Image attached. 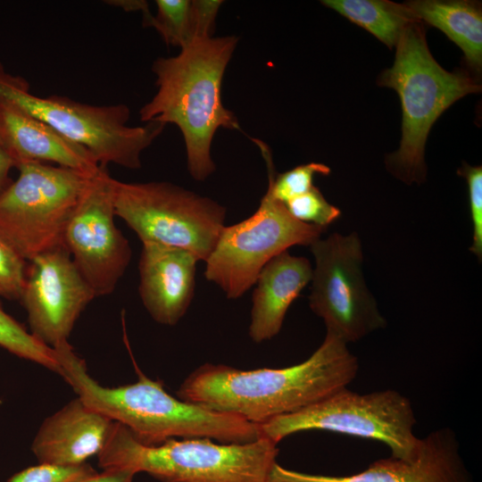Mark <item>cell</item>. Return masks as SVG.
I'll return each instance as SVG.
<instances>
[{"mask_svg": "<svg viewBox=\"0 0 482 482\" xmlns=\"http://www.w3.org/2000/svg\"><path fill=\"white\" fill-rule=\"evenodd\" d=\"M115 184L99 165L64 232V246L96 297L113 292L131 259L129 241L114 221Z\"/></svg>", "mask_w": 482, "mask_h": 482, "instance_id": "cell-12", "label": "cell"}, {"mask_svg": "<svg viewBox=\"0 0 482 482\" xmlns=\"http://www.w3.org/2000/svg\"><path fill=\"white\" fill-rule=\"evenodd\" d=\"M325 230L297 220L283 203L266 191L250 217L224 226L204 262V278L218 286L228 299H237L255 285L272 258L293 245L310 246Z\"/></svg>", "mask_w": 482, "mask_h": 482, "instance_id": "cell-10", "label": "cell"}, {"mask_svg": "<svg viewBox=\"0 0 482 482\" xmlns=\"http://www.w3.org/2000/svg\"><path fill=\"white\" fill-rule=\"evenodd\" d=\"M422 23L442 30L463 52L476 73L482 68V11L478 2L415 0L404 3Z\"/></svg>", "mask_w": 482, "mask_h": 482, "instance_id": "cell-19", "label": "cell"}, {"mask_svg": "<svg viewBox=\"0 0 482 482\" xmlns=\"http://www.w3.org/2000/svg\"><path fill=\"white\" fill-rule=\"evenodd\" d=\"M238 38H195L172 57L153 62L158 87L139 111L144 122L176 125L184 139L190 176L204 181L215 170L211 146L220 128L240 130L233 112L221 100V84Z\"/></svg>", "mask_w": 482, "mask_h": 482, "instance_id": "cell-2", "label": "cell"}, {"mask_svg": "<svg viewBox=\"0 0 482 482\" xmlns=\"http://www.w3.org/2000/svg\"><path fill=\"white\" fill-rule=\"evenodd\" d=\"M97 473L87 462L71 466L39 463L15 473L7 482H83Z\"/></svg>", "mask_w": 482, "mask_h": 482, "instance_id": "cell-25", "label": "cell"}, {"mask_svg": "<svg viewBox=\"0 0 482 482\" xmlns=\"http://www.w3.org/2000/svg\"><path fill=\"white\" fill-rule=\"evenodd\" d=\"M285 205L297 220L326 229L341 214V211L329 204L315 186L308 192L290 199Z\"/></svg>", "mask_w": 482, "mask_h": 482, "instance_id": "cell-24", "label": "cell"}, {"mask_svg": "<svg viewBox=\"0 0 482 482\" xmlns=\"http://www.w3.org/2000/svg\"><path fill=\"white\" fill-rule=\"evenodd\" d=\"M0 346L22 359L61 375L54 348L43 344L7 314L0 304Z\"/></svg>", "mask_w": 482, "mask_h": 482, "instance_id": "cell-22", "label": "cell"}, {"mask_svg": "<svg viewBox=\"0 0 482 482\" xmlns=\"http://www.w3.org/2000/svg\"><path fill=\"white\" fill-rule=\"evenodd\" d=\"M312 267L302 256L285 251L272 258L261 270L252 297L248 334L254 343L276 337L287 312L312 280Z\"/></svg>", "mask_w": 482, "mask_h": 482, "instance_id": "cell-18", "label": "cell"}, {"mask_svg": "<svg viewBox=\"0 0 482 482\" xmlns=\"http://www.w3.org/2000/svg\"><path fill=\"white\" fill-rule=\"evenodd\" d=\"M198 262L185 249L143 244L138 293L154 320L174 326L184 317L195 295Z\"/></svg>", "mask_w": 482, "mask_h": 482, "instance_id": "cell-15", "label": "cell"}, {"mask_svg": "<svg viewBox=\"0 0 482 482\" xmlns=\"http://www.w3.org/2000/svg\"><path fill=\"white\" fill-rule=\"evenodd\" d=\"M223 1L194 0L190 4V41L195 38L212 37L217 13Z\"/></svg>", "mask_w": 482, "mask_h": 482, "instance_id": "cell-28", "label": "cell"}, {"mask_svg": "<svg viewBox=\"0 0 482 482\" xmlns=\"http://www.w3.org/2000/svg\"><path fill=\"white\" fill-rule=\"evenodd\" d=\"M457 173L468 184L470 212L472 222V245L470 248L479 262L482 259V168L462 162Z\"/></svg>", "mask_w": 482, "mask_h": 482, "instance_id": "cell-26", "label": "cell"}, {"mask_svg": "<svg viewBox=\"0 0 482 482\" xmlns=\"http://www.w3.org/2000/svg\"><path fill=\"white\" fill-rule=\"evenodd\" d=\"M115 215L150 243L187 250L205 262L225 226L226 208L167 181L116 180Z\"/></svg>", "mask_w": 482, "mask_h": 482, "instance_id": "cell-8", "label": "cell"}, {"mask_svg": "<svg viewBox=\"0 0 482 482\" xmlns=\"http://www.w3.org/2000/svg\"><path fill=\"white\" fill-rule=\"evenodd\" d=\"M12 168H15L14 162L0 145V195L12 181L10 178Z\"/></svg>", "mask_w": 482, "mask_h": 482, "instance_id": "cell-30", "label": "cell"}, {"mask_svg": "<svg viewBox=\"0 0 482 482\" xmlns=\"http://www.w3.org/2000/svg\"><path fill=\"white\" fill-rule=\"evenodd\" d=\"M358 370V360L346 344L326 334L307 360L286 368L244 370L205 363L186 378L176 395L261 424L298 411L346 387Z\"/></svg>", "mask_w": 482, "mask_h": 482, "instance_id": "cell-1", "label": "cell"}, {"mask_svg": "<svg viewBox=\"0 0 482 482\" xmlns=\"http://www.w3.org/2000/svg\"><path fill=\"white\" fill-rule=\"evenodd\" d=\"M258 145L266 162L268 170V189L270 195L284 204L292 198L308 192L313 187L316 175L327 176L330 169L319 162L299 165L283 173H276L269 146L259 139H253Z\"/></svg>", "mask_w": 482, "mask_h": 482, "instance_id": "cell-21", "label": "cell"}, {"mask_svg": "<svg viewBox=\"0 0 482 482\" xmlns=\"http://www.w3.org/2000/svg\"><path fill=\"white\" fill-rule=\"evenodd\" d=\"M105 3H108V4H111V5L120 7L126 12L141 11L143 15L150 12L148 9V4L145 1L113 0V1H105Z\"/></svg>", "mask_w": 482, "mask_h": 482, "instance_id": "cell-31", "label": "cell"}, {"mask_svg": "<svg viewBox=\"0 0 482 482\" xmlns=\"http://www.w3.org/2000/svg\"><path fill=\"white\" fill-rule=\"evenodd\" d=\"M61 377L92 408L126 427L145 445L169 439L209 438L219 443H248L260 437L257 424L172 396L161 380L137 371V381L116 387L100 385L68 341L53 347Z\"/></svg>", "mask_w": 482, "mask_h": 482, "instance_id": "cell-3", "label": "cell"}, {"mask_svg": "<svg viewBox=\"0 0 482 482\" xmlns=\"http://www.w3.org/2000/svg\"><path fill=\"white\" fill-rule=\"evenodd\" d=\"M321 4L365 29L389 48L395 47L410 24L420 21L405 4L388 0H323Z\"/></svg>", "mask_w": 482, "mask_h": 482, "instance_id": "cell-20", "label": "cell"}, {"mask_svg": "<svg viewBox=\"0 0 482 482\" xmlns=\"http://www.w3.org/2000/svg\"><path fill=\"white\" fill-rule=\"evenodd\" d=\"M277 445L260 436L248 443L229 444L209 438H173L149 446L114 421L97 456L103 470L146 472L162 482H268L277 462Z\"/></svg>", "mask_w": 482, "mask_h": 482, "instance_id": "cell-5", "label": "cell"}, {"mask_svg": "<svg viewBox=\"0 0 482 482\" xmlns=\"http://www.w3.org/2000/svg\"><path fill=\"white\" fill-rule=\"evenodd\" d=\"M157 13L143 15L144 25L153 27L167 46L183 47L190 41L189 0H156Z\"/></svg>", "mask_w": 482, "mask_h": 482, "instance_id": "cell-23", "label": "cell"}, {"mask_svg": "<svg viewBox=\"0 0 482 482\" xmlns=\"http://www.w3.org/2000/svg\"><path fill=\"white\" fill-rule=\"evenodd\" d=\"M410 400L386 389L361 395L342 388L298 411L257 424L260 436L275 444L297 432L327 430L374 439L386 445L392 456L411 458L419 439Z\"/></svg>", "mask_w": 482, "mask_h": 482, "instance_id": "cell-9", "label": "cell"}, {"mask_svg": "<svg viewBox=\"0 0 482 482\" xmlns=\"http://www.w3.org/2000/svg\"><path fill=\"white\" fill-rule=\"evenodd\" d=\"M95 297L67 249L60 247L29 261L20 300L31 334L53 348L68 341L79 315Z\"/></svg>", "mask_w": 482, "mask_h": 482, "instance_id": "cell-13", "label": "cell"}, {"mask_svg": "<svg viewBox=\"0 0 482 482\" xmlns=\"http://www.w3.org/2000/svg\"><path fill=\"white\" fill-rule=\"evenodd\" d=\"M136 474L129 469H107L83 482H132Z\"/></svg>", "mask_w": 482, "mask_h": 482, "instance_id": "cell-29", "label": "cell"}, {"mask_svg": "<svg viewBox=\"0 0 482 482\" xmlns=\"http://www.w3.org/2000/svg\"><path fill=\"white\" fill-rule=\"evenodd\" d=\"M114 421L79 396L47 417L31 445L39 463L71 466L98 455Z\"/></svg>", "mask_w": 482, "mask_h": 482, "instance_id": "cell-16", "label": "cell"}, {"mask_svg": "<svg viewBox=\"0 0 482 482\" xmlns=\"http://www.w3.org/2000/svg\"><path fill=\"white\" fill-rule=\"evenodd\" d=\"M0 97L41 120L68 141L76 144L106 167L109 163L140 169L141 154L162 134L161 122L130 127L129 109L124 104L91 105L59 96H38L19 76L0 64Z\"/></svg>", "mask_w": 482, "mask_h": 482, "instance_id": "cell-6", "label": "cell"}, {"mask_svg": "<svg viewBox=\"0 0 482 482\" xmlns=\"http://www.w3.org/2000/svg\"><path fill=\"white\" fill-rule=\"evenodd\" d=\"M26 269V262L0 237V295L20 300Z\"/></svg>", "mask_w": 482, "mask_h": 482, "instance_id": "cell-27", "label": "cell"}, {"mask_svg": "<svg viewBox=\"0 0 482 482\" xmlns=\"http://www.w3.org/2000/svg\"><path fill=\"white\" fill-rule=\"evenodd\" d=\"M0 195V237L25 262L64 246V232L94 171L39 162L15 167Z\"/></svg>", "mask_w": 482, "mask_h": 482, "instance_id": "cell-7", "label": "cell"}, {"mask_svg": "<svg viewBox=\"0 0 482 482\" xmlns=\"http://www.w3.org/2000/svg\"><path fill=\"white\" fill-rule=\"evenodd\" d=\"M0 145L14 162H54L94 171L99 164L85 148L73 144L46 123L0 97Z\"/></svg>", "mask_w": 482, "mask_h": 482, "instance_id": "cell-17", "label": "cell"}, {"mask_svg": "<svg viewBox=\"0 0 482 482\" xmlns=\"http://www.w3.org/2000/svg\"><path fill=\"white\" fill-rule=\"evenodd\" d=\"M423 24L416 21L403 30L393 66L378 79L379 86L395 90L401 100L400 146L386 156V165L406 184H420L426 179L425 145L435 121L454 102L481 89L467 72H449L437 63L429 52Z\"/></svg>", "mask_w": 482, "mask_h": 482, "instance_id": "cell-4", "label": "cell"}, {"mask_svg": "<svg viewBox=\"0 0 482 482\" xmlns=\"http://www.w3.org/2000/svg\"><path fill=\"white\" fill-rule=\"evenodd\" d=\"M314 257L311 310L320 317L327 333L347 345L385 328L376 300L362 274L363 253L357 233H333L310 245Z\"/></svg>", "mask_w": 482, "mask_h": 482, "instance_id": "cell-11", "label": "cell"}, {"mask_svg": "<svg viewBox=\"0 0 482 482\" xmlns=\"http://www.w3.org/2000/svg\"><path fill=\"white\" fill-rule=\"evenodd\" d=\"M268 482H471L454 432L440 428L419 439L411 458L391 456L348 476L304 473L277 462Z\"/></svg>", "mask_w": 482, "mask_h": 482, "instance_id": "cell-14", "label": "cell"}]
</instances>
